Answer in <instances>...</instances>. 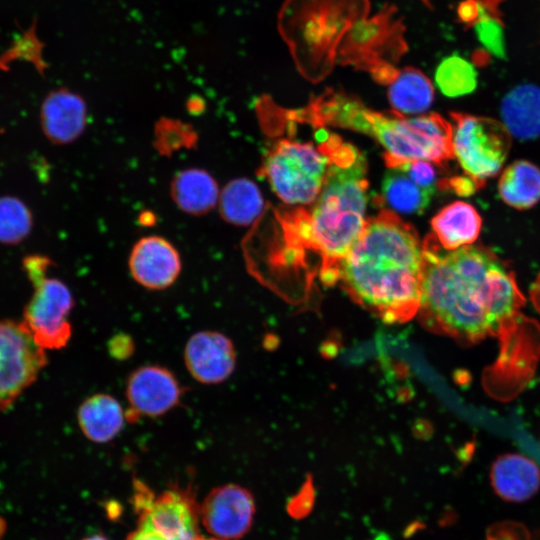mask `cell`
Returning <instances> with one entry per match:
<instances>
[{
    "mask_svg": "<svg viewBox=\"0 0 540 540\" xmlns=\"http://www.w3.org/2000/svg\"><path fill=\"white\" fill-rule=\"evenodd\" d=\"M217 205L222 219L237 226L252 224L264 209L260 190L245 178L228 182L220 191Z\"/></svg>",
    "mask_w": 540,
    "mask_h": 540,
    "instance_id": "20",
    "label": "cell"
},
{
    "mask_svg": "<svg viewBox=\"0 0 540 540\" xmlns=\"http://www.w3.org/2000/svg\"><path fill=\"white\" fill-rule=\"evenodd\" d=\"M459 17L468 24H474L478 18L479 7L477 0H466L461 3L458 9Z\"/></svg>",
    "mask_w": 540,
    "mask_h": 540,
    "instance_id": "29",
    "label": "cell"
},
{
    "mask_svg": "<svg viewBox=\"0 0 540 540\" xmlns=\"http://www.w3.org/2000/svg\"><path fill=\"white\" fill-rule=\"evenodd\" d=\"M52 261L43 255H29L23 259V269L33 286L22 322L35 342L46 350L65 347L72 335L69 315L74 298L68 286L48 276Z\"/></svg>",
    "mask_w": 540,
    "mask_h": 540,
    "instance_id": "6",
    "label": "cell"
},
{
    "mask_svg": "<svg viewBox=\"0 0 540 540\" xmlns=\"http://www.w3.org/2000/svg\"><path fill=\"white\" fill-rule=\"evenodd\" d=\"M388 98L400 114H417L426 111L434 99L431 81L415 68L397 71L389 83Z\"/></svg>",
    "mask_w": 540,
    "mask_h": 540,
    "instance_id": "22",
    "label": "cell"
},
{
    "mask_svg": "<svg viewBox=\"0 0 540 540\" xmlns=\"http://www.w3.org/2000/svg\"><path fill=\"white\" fill-rule=\"evenodd\" d=\"M218 184L207 171L189 168L177 173L171 183V197L178 208L191 215H204L217 204Z\"/></svg>",
    "mask_w": 540,
    "mask_h": 540,
    "instance_id": "19",
    "label": "cell"
},
{
    "mask_svg": "<svg viewBox=\"0 0 540 540\" xmlns=\"http://www.w3.org/2000/svg\"><path fill=\"white\" fill-rule=\"evenodd\" d=\"M420 187L435 193L440 181L437 179L435 164L429 161L416 160L399 166Z\"/></svg>",
    "mask_w": 540,
    "mask_h": 540,
    "instance_id": "27",
    "label": "cell"
},
{
    "mask_svg": "<svg viewBox=\"0 0 540 540\" xmlns=\"http://www.w3.org/2000/svg\"><path fill=\"white\" fill-rule=\"evenodd\" d=\"M255 501L249 490L236 484L212 489L200 507L205 529L218 539H238L251 528Z\"/></svg>",
    "mask_w": 540,
    "mask_h": 540,
    "instance_id": "11",
    "label": "cell"
},
{
    "mask_svg": "<svg viewBox=\"0 0 540 540\" xmlns=\"http://www.w3.org/2000/svg\"><path fill=\"white\" fill-rule=\"evenodd\" d=\"M452 150L465 175L480 188L506 161L511 134L502 122L488 117L452 113Z\"/></svg>",
    "mask_w": 540,
    "mask_h": 540,
    "instance_id": "7",
    "label": "cell"
},
{
    "mask_svg": "<svg viewBox=\"0 0 540 540\" xmlns=\"http://www.w3.org/2000/svg\"><path fill=\"white\" fill-rule=\"evenodd\" d=\"M435 82L448 97H459L475 91L478 74L475 66L457 54L444 58L436 68Z\"/></svg>",
    "mask_w": 540,
    "mask_h": 540,
    "instance_id": "24",
    "label": "cell"
},
{
    "mask_svg": "<svg viewBox=\"0 0 540 540\" xmlns=\"http://www.w3.org/2000/svg\"><path fill=\"white\" fill-rule=\"evenodd\" d=\"M32 228L33 217L27 205L15 196H0V243L19 244Z\"/></svg>",
    "mask_w": 540,
    "mask_h": 540,
    "instance_id": "25",
    "label": "cell"
},
{
    "mask_svg": "<svg viewBox=\"0 0 540 540\" xmlns=\"http://www.w3.org/2000/svg\"><path fill=\"white\" fill-rule=\"evenodd\" d=\"M132 278L149 290H164L178 279L182 262L178 250L167 239L150 235L139 239L130 252Z\"/></svg>",
    "mask_w": 540,
    "mask_h": 540,
    "instance_id": "12",
    "label": "cell"
},
{
    "mask_svg": "<svg viewBox=\"0 0 540 540\" xmlns=\"http://www.w3.org/2000/svg\"><path fill=\"white\" fill-rule=\"evenodd\" d=\"M292 117L317 127L328 124L369 135L384 148L388 168L416 160L444 165L454 157L452 125L436 113L408 118L396 111L376 112L356 98L329 91Z\"/></svg>",
    "mask_w": 540,
    "mask_h": 540,
    "instance_id": "4",
    "label": "cell"
},
{
    "mask_svg": "<svg viewBox=\"0 0 540 540\" xmlns=\"http://www.w3.org/2000/svg\"><path fill=\"white\" fill-rule=\"evenodd\" d=\"M40 124L45 137L54 144L74 142L87 125V106L77 93L59 88L48 93L40 107Z\"/></svg>",
    "mask_w": 540,
    "mask_h": 540,
    "instance_id": "14",
    "label": "cell"
},
{
    "mask_svg": "<svg viewBox=\"0 0 540 540\" xmlns=\"http://www.w3.org/2000/svg\"><path fill=\"white\" fill-rule=\"evenodd\" d=\"M126 540H163L156 534L146 531L141 528H136L134 531H132Z\"/></svg>",
    "mask_w": 540,
    "mask_h": 540,
    "instance_id": "31",
    "label": "cell"
},
{
    "mask_svg": "<svg viewBox=\"0 0 540 540\" xmlns=\"http://www.w3.org/2000/svg\"><path fill=\"white\" fill-rule=\"evenodd\" d=\"M441 248L434 237L423 243L422 322L468 343L496 334L523 303L513 274L485 247Z\"/></svg>",
    "mask_w": 540,
    "mask_h": 540,
    "instance_id": "1",
    "label": "cell"
},
{
    "mask_svg": "<svg viewBox=\"0 0 540 540\" xmlns=\"http://www.w3.org/2000/svg\"><path fill=\"white\" fill-rule=\"evenodd\" d=\"M198 540H222V539H218V538H206V537L200 536Z\"/></svg>",
    "mask_w": 540,
    "mask_h": 540,
    "instance_id": "33",
    "label": "cell"
},
{
    "mask_svg": "<svg viewBox=\"0 0 540 540\" xmlns=\"http://www.w3.org/2000/svg\"><path fill=\"white\" fill-rule=\"evenodd\" d=\"M490 481L494 492L501 499L524 502L540 489V469L526 456L506 453L493 462Z\"/></svg>",
    "mask_w": 540,
    "mask_h": 540,
    "instance_id": "15",
    "label": "cell"
},
{
    "mask_svg": "<svg viewBox=\"0 0 540 540\" xmlns=\"http://www.w3.org/2000/svg\"><path fill=\"white\" fill-rule=\"evenodd\" d=\"M125 394L130 406L126 412L127 420L132 421L140 416L166 414L179 405L184 388L166 367L143 365L128 376Z\"/></svg>",
    "mask_w": 540,
    "mask_h": 540,
    "instance_id": "10",
    "label": "cell"
},
{
    "mask_svg": "<svg viewBox=\"0 0 540 540\" xmlns=\"http://www.w3.org/2000/svg\"><path fill=\"white\" fill-rule=\"evenodd\" d=\"M46 364L45 350L22 321L0 319V411L14 403Z\"/></svg>",
    "mask_w": 540,
    "mask_h": 540,
    "instance_id": "9",
    "label": "cell"
},
{
    "mask_svg": "<svg viewBox=\"0 0 540 540\" xmlns=\"http://www.w3.org/2000/svg\"><path fill=\"white\" fill-rule=\"evenodd\" d=\"M501 115L511 136L530 140L540 136V88L533 84L515 87L503 99Z\"/></svg>",
    "mask_w": 540,
    "mask_h": 540,
    "instance_id": "18",
    "label": "cell"
},
{
    "mask_svg": "<svg viewBox=\"0 0 540 540\" xmlns=\"http://www.w3.org/2000/svg\"><path fill=\"white\" fill-rule=\"evenodd\" d=\"M83 540H108V539L105 538L104 536L100 535V534H95V535H91L89 537H86Z\"/></svg>",
    "mask_w": 540,
    "mask_h": 540,
    "instance_id": "32",
    "label": "cell"
},
{
    "mask_svg": "<svg viewBox=\"0 0 540 540\" xmlns=\"http://www.w3.org/2000/svg\"><path fill=\"white\" fill-rule=\"evenodd\" d=\"M431 227L433 237L442 249L452 251L470 246L477 240L482 219L472 205L455 201L432 218Z\"/></svg>",
    "mask_w": 540,
    "mask_h": 540,
    "instance_id": "16",
    "label": "cell"
},
{
    "mask_svg": "<svg viewBox=\"0 0 540 540\" xmlns=\"http://www.w3.org/2000/svg\"><path fill=\"white\" fill-rule=\"evenodd\" d=\"M501 199L509 206L525 210L540 201V169L526 160L507 166L498 182Z\"/></svg>",
    "mask_w": 540,
    "mask_h": 540,
    "instance_id": "21",
    "label": "cell"
},
{
    "mask_svg": "<svg viewBox=\"0 0 540 540\" xmlns=\"http://www.w3.org/2000/svg\"><path fill=\"white\" fill-rule=\"evenodd\" d=\"M366 174L365 156L339 138L314 205L277 214L288 250L296 255L306 251L316 254L324 281H337L340 262L365 228Z\"/></svg>",
    "mask_w": 540,
    "mask_h": 540,
    "instance_id": "3",
    "label": "cell"
},
{
    "mask_svg": "<svg viewBox=\"0 0 540 540\" xmlns=\"http://www.w3.org/2000/svg\"><path fill=\"white\" fill-rule=\"evenodd\" d=\"M184 362L190 375L202 384L227 380L236 366L232 341L218 331H199L190 336L184 348Z\"/></svg>",
    "mask_w": 540,
    "mask_h": 540,
    "instance_id": "13",
    "label": "cell"
},
{
    "mask_svg": "<svg viewBox=\"0 0 540 540\" xmlns=\"http://www.w3.org/2000/svg\"><path fill=\"white\" fill-rule=\"evenodd\" d=\"M479 14L472 25L477 38L487 51L498 58H505L504 27L498 11L490 0H477Z\"/></svg>",
    "mask_w": 540,
    "mask_h": 540,
    "instance_id": "26",
    "label": "cell"
},
{
    "mask_svg": "<svg viewBox=\"0 0 540 540\" xmlns=\"http://www.w3.org/2000/svg\"><path fill=\"white\" fill-rule=\"evenodd\" d=\"M311 494L312 492L307 489L292 500L290 505V509H292L291 514L301 515L303 512H307L313 502V500L310 499Z\"/></svg>",
    "mask_w": 540,
    "mask_h": 540,
    "instance_id": "30",
    "label": "cell"
},
{
    "mask_svg": "<svg viewBox=\"0 0 540 540\" xmlns=\"http://www.w3.org/2000/svg\"><path fill=\"white\" fill-rule=\"evenodd\" d=\"M127 415L120 402L110 394L97 393L78 407L77 422L86 438L107 443L123 429Z\"/></svg>",
    "mask_w": 540,
    "mask_h": 540,
    "instance_id": "17",
    "label": "cell"
},
{
    "mask_svg": "<svg viewBox=\"0 0 540 540\" xmlns=\"http://www.w3.org/2000/svg\"><path fill=\"white\" fill-rule=\"evenodd\" d=\"M434 193L417 185L400 167L389 168L381 185L379 202L403 214H420Z\"/></svg>",
    "mask_w": 540,
    "mask_h": 540,
    "instance_id": "23",
    "label": "cell"
},
{
    "mask_svg": "<svg viewBox=\"0 0 540 540\" xmlns=\"http://www.w3.org/2000/svg\"><path fill=\"white\" fill-rule=\"evenodd\" d=\"M109 353L116 359H126L133 354L134 343L126 334L114 335L108 343Z\"/></svg>",
    "mask_w": 540,
    "mask_h": 540,
    "instance_id": "28",
    "label": "cell"
},
{
    "mask_svg": "<svg viewBox=\"0 0 540 540\" xmlns=\"http://www.w3.org/2000/svg\"><path fill=\"white\" fill-rule=\"evenodd\" d=\"M317 145L279 139L267 152L260 168L274 193L287 204L309 205L319 196L339 137L323 128L316 132Z\"/></svg>",
    "mask_w": 540,
    "mask_h": 540,
    "instance_id": "5",
    "label": "cell"
},
{
    "mask_svg": "<svg viewBox=\"0 0 540 540\" xmlns=\"http://www.w3.org/2000/svg\"><path fill=\"white\" fill-rule=\"evenodd\" d=\"M138 528L163 540H198L200 507L189 489L171 488L154 495L143 483H135L133 496Z\"/></svg>",
    "mask_w": 540,
    "mask_h": 540,
    "instance_id": "8",
    "label": "cell"
},
{
    "mask_svg": "<svg viewBox=\"0 0 540 540\" xmlns=\"http://www.w3.org/2000/svg\"><path fill=\"white\" fill-rule=\"evenodd\" d=\"M423 243L415 229L390 210L367 220L337 269V281L362 307L385 323L418 314Z\"/></svg>",
    "mask_w": 540,
    "mask_h": 540,
    "instance_id": "2",
    "label": "cell"
}]
</instances>
